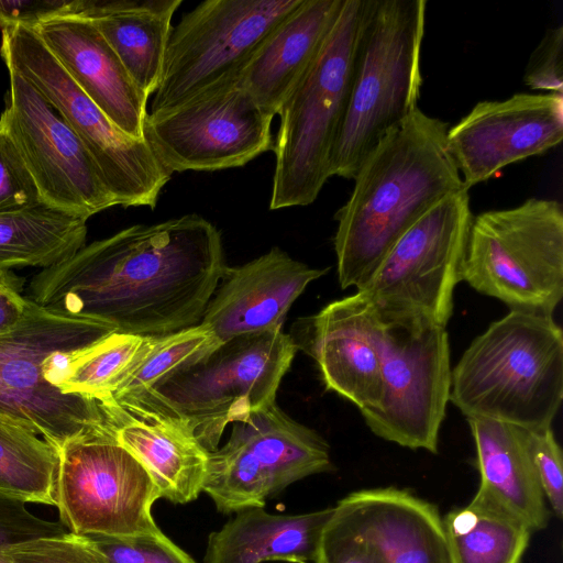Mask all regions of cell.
<instances>
[{"instance_id": "obj_23", "label": "cell", "mask_w": 563, "mask_h": 563, "mask_svg": "<svg viewBox=\"0 0 563 563\" xmlns=\"http://www.w3.org/2000/svg\"><path fill=\"white\" fill-rule=\"evenodd\" d=\"M344 0H302L265 37L238 82L272 117L308 71L329 36Z\"/></svg>"}, {"instance_id": "obj_15", "label": "cell", "mask_w": 563, "mask_h": 563, "mask_svg": "<svg viewBox=\"0 0 563 563\" xmlns=\"http://www.w3.org/2000/svg\"><path fill=\"white\" fill-rule=\"evenodd\" d=\"M272 115L238 77L183 103L148 113L144 137L172 174L241 167L273 148Z\"/></svg>"}, {"instance_id": "obj_40", "label": "cell", "mask_w": 563, "mask_h": 563, "mask_svg": "<svg viewBox=\"0 0 563 563\" xmlns=\"http://www.w3.org/2000/svg\"><path fill=\"white\" fill-rule=\"evenodd\" d=\"M24 280L8 269H0V333L15 325L24 316L29 297L22 292Z\"/></svg>"}, {"instance_id": "obj_7", "label": "cell", "mask_w": 563, "mask_h": 563, "mask_svg": "<svg viewBox=\"0 0 563 563\" xmlns=\"http://www.w3.org/2000/svg\"><path fill=\"white\" fill-rule=\"evenodd\" d=\"M297 350L282 328L234 336L135 397L180 418L213 452L230 423L276 402Z\"/></svg>"}, {"instance_id": "obj_26", "label": "cell", "mask_w": 563, "mask_h": 563, "mask_svg": "<svg viewBox=\"0 0 563 563\" xmlns=\"http://www.w3.org/2000/svg\"><path fill=\"white\" fill-rule=\"evenodd\" d=\"M183 0H88L87 16L120 58L137 89L148 99L156 91Z\"/></svg>"}, {"instance_id": "obj_9", "label": "cell", "mask_w": 563, "mask_h": 563, "mask_svg": "<svg viewBox=\"0 0 563 563\" xmlns=\"http://www.w3.org/2000/svg\"><path fill=\"white\" fill-rule=\"evenodd\" d=\"M1 57L60 114L91 156L115 205L154 208L172 173L144 139L121 131L74 82L33 27L2 30Z\"/></svg>"}, {"instance_id": "obj_19", "label": "cell", "mask_w": 563, "mask_h": 563, "mask_svg": "<svg viewBox=\"0 0 563 563\" xmlns=\"http://www.w3.org/2000/svg\"><path fill=\"white\" fill-rule=\"evenodd\" d=\"M327 273L274 246L241 266H227L200 323L218 342L282 328L296 299Z\"/></svg>"}, {"instance_id": "obj_25", "label": "cell", "mask_w": 563, "mask_h": 563, "mask_svg": "<svg viewBox=\"0 0 563 563\" xmlns=\"http://www.w3.org/2000/svg\"><path fill=\"white\" fill-rule=\"evenodd\" d=\"M332 512L333 507L299 515L243 509L209 534L203 562H314L321 532Z\"/></svg>"}, {"instance_id": "obj_18", "label": "cell", "mask_w": 563, "mask_h": 563, "mask_svg": "<svg viewBox=\"0 0 563 563\" xmlns=\"http://www.w3.org/2000/svg\"><path fill=\"white\" fill-rule=\"evenodd\" d=\"M303 349L317 363L327 390L360 410L375 408L382 395L384 324L360 291L334 300L301 321Z\"/></svg>"}, {"instance_id": "obj_38", "label": "cell", "mask_w": 563, "mask_h": 563, "mask_svg": "<svg viewBox=\"0 0 563 563\" xmlns=\"http://www.w3.org/2000/svg\"><path fill=\"white\" fill-rule=\"evenodd\" d=\"M87 7L88 0H0V29L34 27L56 16L81 14Z\"/></svg>"}, {"instance_id": "obj_28", "label": "cell", "mask_w": 563, "mask_h": 563, "mask_svg": "<svg viewBox=\"0 0 563 563\" xmlns=\"http://www.w3.org/2000/svg\"><path fill=\"white\" fill-rule=\"evenodd\" d=\"M86 236V220L46 205L0 213V269H44L76 253Z\"/></svg>"}, {"instance_id": "obj_4", "label": "cell", "mask_w": 563, "mask_h": 563, "mask_svg": "<svg viewBox=\"0 0 563 563\" xmlns=\"http://www.w3.org/2000/svg\"><path fill=\"white\" fill-rule=\"evenodd\" d=\"M563 400V331L553 316L510 310L452 368L450 401L466 418L552 427Z\"/></svg>"}, {"instance_id": "obj_24", "label": "cell", "mask_w": 563, "mask_h": 563, "mask_svg": "<svg viewBox=\"0 0 563 563\" xmlns=\"http://www.w3.org/2000/svg\"><path fill=\"white\" fill-rule=\"evenodd\" d=\"M475 443L477 493L520 519L531 532L548 526L549 511L528 445L527 430L484 418H466Z\"/></svg>"}, {"instance_id": "obj_17", "label": "cell", "mask_w": 563, "mask_h": 563, "mask_svg": "<svg viewBox=\"0 0 563 563\" xmlns=\"http://www.w3.org/2000/svg\"><path fill=\"white\" fill-rule=\"evenodd\" d=\"M563 137V95L516 93L481 101L446 133L449 152L464 186L555 147Z\"/></svg>"}, {"instance_id": "obj_22", "label": "cell", "mask_w": 563, "mask_h": 563, "mask_svg": "<svg viewBox=\"0 0 563 563\" xmlns=\"http://www.w3.org/2000/svg\"><path fill=\"white\" fill-rule=\"evenodd\" d=\"M33 29L74 82L112 123L132 137L144 139L148 99L87 16H56Z\"/></svg>"}, {"instance_id": "obj_11", "label": "cell", "mask_w": 563, "mask_h": 563, "mask_svg": "<svg viewBox=\"0 0 563 563\" xmlns=\"http://www.w3.org/2000/svg\"><path fill=\"white\" fill-rule=\"evenodd\" d=\"M302 0H207L173 27L152 109L174 108L239 77L268 33Z\"/></svg>"}, {"instance_id": "obj_2", "label": "cell", "mask_w": 563, "mask_h": 563, "mask_svg": "<svg viewBox=\"0 0 563 563\" xmlns=\"http://www.w3.org/2000/svg\"><path fill=\"white\" fill-rule=\"evenodd\" d=\"M448 124L416 109L361 164L335 214L338 279L361 286L397 240L444 198L468 190L449 152Z\"/></svg>"}, {"instance_id": "obj_36", "label": "cell", "mask_w": 563, "mask_h": 563, "mask_svg": "<svg viewBox=\"0 0 563 563\" xmlns=\"http://www.w3.org/2000/svg\"><path fill=\"white\" fill-rule=\"evenodd\" d=\"M523 82L533 90L563 95V26L548 29L532 51Z\"/></svg>"}, {"instance_id": "obj_5", "label": "cell", "mask_w": 563, "mask_h": 563, "mask_svg": "<svg viewBox=\"0 0 563 563\" xmlns=\"http://www.w3.org/2000/svg\"><path fill=\"white\" fill-rule=\"evenodd\" d=\"M426 5V0H364L331 177L353 179L380 140L419 108Z\"/></svg>"}, {"instance_id": "obj_13", "label": "cell", "mask_w": 563, "mask_h": 563, "mask_svg": "<svg viewBox=\"0 0 563 563\" xmlns=\"http://www.w3.org/2000/svg\"><path fill=\"white\" fill-rule=\"evenodd\" d=\"M58 455L55 506L70 532L131 538L161 530L151 514L155 484L114 435L67 442Z\"/></svg>"}, {"instance_id": "obj_33", "label": "cell", "mask_w": 563, "mask_h": 563, "mask_svg": "<svg viewBox=\"0 0 563 563\" xmlns=\"http://www.w3.org/2000/svg\"><path fill=\"white\" fill-rule=\"evenodd\" d=\"M88 537L106 555L109 563H196L161 530L131 538Z\"/></svg>"}, {"instance_id": "obj_20", "label": "cell", "mask_w": 563, "mask_h": 563, "mask_svg": "<svg viewBox=\"0 0 563 563\" xmlns=\"http://www.w3.org/2000/svg\"><path fill=\"white\" fill-rule=\"evenodd\" d=\"M106 400L117 441L146 470L158 497L174 504L197 499L210 452L186 422L142 397Z\"/></svg>"}, {"instance_id": "obj_34", "label": "cell", "mask_w": 563, "mask_h": 563, "mask_svg": "<svg viewBox=\"0 0 563 563\" xmlns=\"http://www.w3.org/2000/svg\"><path fill=\"white\" fill-rule=\"evenodd\" d=\"M44 205L22 156L0 124V213Z\"/></svg>"}, {"instance_id": "obj_27", "label": "cell", "mask_w": 563, "mask_h": 563, "mask_svg": "<svg viewBox=\"0 0 563 563\" xmlns=\"http://www.w3.org/2000/svg\"><path fill=\"white\" fill-rule=\"evenodd\" d=\"M442 522L451 563H520L531 536L520 519L479 493Z\"/></svg>"}, {"instance_id": "obj_29", "label": "cell", "mask_w": 563, "mask_h": 563, "mask_svg": "<svg viewBox=\"0 0 563 563\" xmlns=\"http://www.w3.org/2000/svg\"><path fill=\"white\" fill-rule=\"evenodd\" d=\"M58 451L31 430L0 420V493L55 506Z\"/></svg>"}, {"instance_id": "obj_16", "label": "cell", "mask_w": 563, "mask_h": 563, "mask_svg": "<svg viewBox=\"0 0 563 563\" xmlns=\"http://www.w3.org/2000/svg\"><path fill=\"white\" fill-rule=\"evenodd\" d=\"M7 68L10 88L0 124L22 156L42 202L86 221L117 206L70 126L27 79Z\"/></svg>"}, {"instance_id": "obj_30", "label": "cell", "mask_w": 563, "mask_h": 563, "mask_svg": "<svg viewBox=\"0 0 563 563\" xmlns=\"http://www.w3.org/2000/svg\"><path fill=\"white\" fill-rule=\"evenodd\" d=\"M217 339L202 323L159 336L145 343L109 397L123 399L144 394L172 373L207 354Z\"/></svg>"}, {"instance_id": "obj_6", "label": "cell", "mask_w": 563, "mask_h": 563, "mask_svg": "<svg viewBox=\"0 0 563 563\" xmlns=\"http://www.w3.org/2000/svg\"><path fill=\"white\" fill-rule=\"evenodd\" d=\"M364 0H344L319 55L278 114L269 209L308 206L331 177L345 117Z\"/></svg>"}, {"instance_id": "obj_8", "label": "cell", "mask_w": 563, "mask_h": 563, "mask_svg": "<svg viewBox=\"0 0 563 563\" xmlns=\"http://www.w3.org/2000/svg\"><path fill=\"white\" fill-rule=\"evenodd\" d=\"M462 280L510 310L553 316L563 297V209L529 198L472 219Z\"/></svg>"}, {"instance_id": "obj_10", "label": "cell", "mask_w": 563, "mask_h": 563, "mask_svg": "<svg viewBox=\"0 0 563 563\" xmlns=\"http://www.w3.org/2000/svg\"><path fill=\"white\" fill-rule=\"evenodd\" d=\"M468 190L426 212L391 246L356 289L385 325L431 323L446 328L472 222Z\"/></svg>"}, {"instance_id": "obj_1", "label": "cell", "mask_w": 563, "mask_h": 563, "mask_svg": "<svg viewBox=\"0 0 563 563\" xmlns=\"http://www.w3.org/2000/svg\"><path fill=\"white\" fill-rule=\"evenodd\" d=\"M227 266L220 231L185 214L85 244L41 269L30 299L115 332L166 335L201 322Z\"/></svg>"}, {"instance_id": "obj_35", "label": "cell", "mask_w": 563, "mask_h": 563, "mask_svg": "<svg viewBox=\"0 0 563 563\" xmlns=\"http://www.w3.org/2000/svg\"><path fill=\"white\" fill-rule=\"evenodd\" d=\"M531 460L543 492L558 518L563 515V455L552 427L527 430Z\"/></svg>"}, {"instance_id": "obj_21", "label": "cell", "mask_w": 563, "mask_h": 563, "mask_svg": "<svg viewBox=\"0 0 563 563\" xmlns=\"http://www.w3.org/2000/svg\"><path fill=\"white\" fill-rule=\"evenodd\" d=\"M332 519L385 563H451L437 507L395 487L351 493Z\"/></svg>"}, {"instance_id": "obj_14", "label": "cell", "mask_w": 563, "mask_h": 563, "mask_svg": "<svg viewBox=\"0 0 563 563\" xmlns=\"http://www.w3.org/2000/svg\"><path fill=\"white\" fill-rule=\"evenodd\" d=\"M380 372L379 402L361 412L366 426L386 441L438 453L452 383L445 328L384 324Z\"/></svg>"}, {"instance_id": "obj_37", "label": "cell", "mask_w": 563, "mask_h": 563, "mask_svg": "<svg viewBox=\"0 0 563 563\" xmlns=\"http://www.w3.org/2000/svg\"><path fill=\"white\" fill-rule=\"evenodd\" d=\"M23 500L0 493V550L37 538L66 532L60 521L41 519L29 511Z\"/></svg>"}, {"instance_id": "obj_39", "label": "cell", "mask_w": 563, "mask_h": 563, "mask_svg": "<svg viewBox=\"0 0 563 563\" xmlns=\"http://www.w3.org/2000/svg\"><path fill=\"white\" fill-rule=\"evenodd\" d=\"M314 563L385 562L371 547L351 536L331 516L321 532Z\"/></svg>"}, {"instance_id": "obj_12", "label": "cell", "mask_w": 563, "mask_h": 563, "mask_svg": "<svg viewBox=\"0 0 563 563\" xmlns=\"http://www.w3.org/2000/svg\"><path fill=\"white\" fill-rule=\"evenodd\" d=\"M233 424L227 443L210 452L202 490L220 512L263 508L290 484L333 468L323 437L276 402Z\"/></svg>"}, {"instance_id": "obj_3", "label": "cell", "mask_w": 563, "mask_h": 563, "mask_svg": "<svg viewBox=\"0 0 563 563\" xmlns=\"http://www.w3.org/2000/svg\"><path fill=\"white\" fill-rule=\"evenodd\" d=\"M112 332L30 299L21 320L0 333V420L31 430L57 451L70 441L114 435L104 399L62 389L76 354Z\"/></svg>"}, {"instance_id": "obj_31", "label": "cell", "mask_w": 563, "mask_h": 563, "mask_svg": "<svg viewBox=\"0 0 563 563\" xmlns=\"http://www.w3.org/2000/svg\"><path fill=\"white\" fill-rule=\"evenodd\" d=\"M146 336L112 332L78 352L62 389L68 394L102 399L114 389L141 352Z\"/></svg>"}, {"instance_id": "obj_32", "label": "cell", "mask_w": 563, "mask_h": 563, "mask_svg": "<svg viewBox=\"0 0 563 563\" xmlns=\"http://www.w3.org/2000/svg\"><path fill=\"white\" fill-rule=\"evenodd\" d=\"M9 563H109L88 537L66 531L1 549Z\"/></svg>"}, {"instance_id": "obj_41", "label": "cell", "mask_w": 563, "mask_h": 563, "mask_svg": "<svg viewBox=\"0 0 563 563\" xmlns=\"http://www.w3.org/2000/svg\"><path fill=\"white\" fill-rule=\"evenodd\" d=\"M0 563H9V562L3 558V555L1 554V550H0Z\"/></svg>"}]
</instances>
